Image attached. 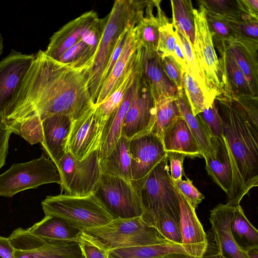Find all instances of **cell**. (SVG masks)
<instances>
[{
	"label": "cell",
	"instance_id": "e0dca14e",
	"mask_svg": "<svg viewBox=\"0 0 258 258\" xmlns=\"http://www.w3.org/2000/svg\"><path fill=\"white\" fill-rule=\"evenodd\" d=\"M234 207L220 204L210 211L209 220L212 237L218 252L225 258H248L231 233Z\"/></svg>",
	"mask_w": 258,
	"mask_h": 258
},
{
	"label": "cell",
	"instance_id": "816d5d0a",
	"mask_svg": "<svg viewBox=\"0 0 258 258\" xmlns=\"http://www.w3.org/2000/svg\"><path fill=\"white\" fill-rule=\"evenodd\" d=\"M174 37L175 39V44L174 46V52L172 56L180 66L182 73L184 75L186 70V64L184 59V55L181 49L179 38L177 31L174 30Z\"/></svg>",
	"mask_w": 258,
	"mask_h": 258
},
{
	"label": "cell",
	"instance_id": "d4e9b609",
	"mask_svg": "<svg viewBox=\"0 0 258 258\" xmlns=\"http://www.w3.org/2000/svg\"><path fill=\"white\" fill-rule=\"evenodd\" d=\"M133 91L134 82L121 104L106 120L98 149L99 159L107 156L111 153L121 136L123 123L131 104Z\"/></svg>",
	"mask_w": 258,
	"mask_h": 258
},
{
	"label": "cell",
	"instance_id": "7bdbcfd3",
	"mask_svg": "<svg viewBox=\"0 0 258 258\" xmlns=\"http://www.w3.org/2000/svg\"><path fill=\"white\" fill-rule=\"evenodd\" d=\"M155 228L164 239L182 244L179 222L167 213L162 212L160 213Z\"/></svg>",
	"mask_w": 258,
	"mask_h": 258
},
{
	"label": "cell",
	"instance_id": "ffe728a7",
	"mask_svg": "<svg viewBox=\"0 0 258 258\" xmlns=\"http://www.w3.org/2000/svg\"><path fill=\"white\" fill-rule=\"evenodd\" d=\"M134 28H131L121 53L101 87L95 106L104 102L117 89L133 71L137 49L140 44Z\"/></svg>",
	"mask_w": 258,
	"mask_h": 258
},
{
	"label": "cell",
	"instance_id": "60d3db41",
	"mask_svg": "<svg viewBox=\"0 0 258 258\" xmlns=\"http://www.w3.org/2000/svg\"><path fill=\"white\" fill-rule=\"evenodd\" d=\"M134 80V72L133 68V71L126 77L119 88L104 102L95 106L96 111L105 121L121 104L128 89L132 86Z\"/></svg>",
	"mask_w": 258,
	"mask_h": 258
},
{
	"label": "cell",
	"instance_id": "ee69618b",
	"mask_svg": "<svg viewBox=\"0 0 258 258\" xmlns=\"http://www.w3.org/2000/svg\"><path fill=\"white\" fill-rule=\"evenodd\" d=\"M177 190L181 193L192 207L195 210L205 199V196L193 185L192 180H186L173 181Z\"/></svg>",
	"mask_w": 258,
	"mask_h": 258
},
{
	"label": "cell",
	"instance_id": "836d02e7",
	"mask_svg": "<svg viewBox=\"0 0 258 258\" xmlns=\"http://www.w3.org/2000/svg\"><path fill=\"white\" fill-rule=\"evenodd\" d=\"M175 97L160 98L155 101L156 117L151 131L162 141L165 132L181 116Z\"/></svg>",
	"mask_w": 258,
	"mask_h": 258
},
{
	"label": "cell",
	"instance_id": "9c48e42d",
	"mask_svg": "<svg viewBox=\"0 0 258 258\" xmlns=\"http://www.w3.org/2000/svg\"><path fill=\"white\" fill-rule=\"evenodd\" d=\"M93 194L114 219L142 217L144 213L139 193L122 178L101 173Z\"/></svg>",
	"mask_w": 258,
	"mask_h": 258
},
{
	"label": "cell",
	"instance_id": "8d00e7d4",
	"mask_svg": "<svg viewBox=\"0 0 258 258\" xmlns=\"http://www.w3.org/2000/svg\"><path fill=\"white\" fill-rule=\"evenodd\" d=\"M97 51L81 40L67 50L57 60L78 70L92 69Z\"/></svg>",
	"mask_w": 258,
	"mask_h": 258
},
{
	"label": "cell",
	"instance_id": "3957f363",
	"mask_svg": "<svg viewBox=\"0 0 258 258\" xmlns=\"http://www.w3.org/2000/svg\"><path fill=\"white\" fill-rule=\"evenodd\" d=\"M149 1L116 0L110 13L100 41L88 86L95 105L105 70L118 40L127 29L134 27L143 18Z\"/></svg>",
	"mask_w": 258,
	"mask_h": 258
},
{
	"label": "cell",
	"instance_id": "74e56055",
	"mask_svg": "<svg viewBox=\"0 0 258 258\" xmlns=\"http://www.w3.org/2000/svg\"><path fill=\"white\" fill-rule=\"evenodd\" d=\"M157 9L159 27V39L156 52L162 58L168 55H173L175 44L174 30L172 23H170L160 6L161 1H154Z\"/></svg>",
	"mask_w": 258,
	"mask_h": 258
},
{
	"label": "cell",
	"instance_id": "f6af8a7d",
	"mask_svg": "<svg viewBox=\"0 0 258 258\" xmlns=\"http://www.w3.org/2000/svg\"><path fill=\"white\" fill-rule=\"evenodd\" d=\"M162 66L168 78L174 83L178 91L183 88V76L182 69L172 55L161 58Z\"/></svg>",
	"mask_w": 258,
	"mask_h": 258
},
{
	"label": "cell",
	"instance_id": "d6986e66",
	"mask_svg": "<svg viewBox=\"0 0 258 258\" xmlns=\"http://www.w3.org/2000/svg\"><path fill=\"white\" fill-rule=\"evenodd\" d=\"M73 120L64 115H56L41 121L43 140L41 143L47 156L55 164L67 152L69 136Z\"/></svg>",
	"mask_w": 258,
	"mask_h": 258
},
{
	"label": "cell",
	"instance_id": "277c9868",
	"mask_svg": "<svg viewBox=\"0 0 258 258\" xmlns=\"http://www.w3.org/2000/svg\"><path fill=\"white\" fill-rule=\"evenodd\" d=\"M81 239L97 246L107 253L123 248L151 245L164 239L142 217L114 219L107 224L81 231Z\"/></svg>",
	"mask_w": 258,
	"mask_h": 258
},
{
	"label": "cell",
	"instance_id": "e575fe53",
	"mask_svg": "<svg viewBox=\"0 0 258 258\" xmlns=\"http://www.w3.org/2000/svg\"><path fill=\"white\" fill-rule=\"evenodd\" d=\"M214 47L226 48L242 35L238 25L225 19L207 15Z\"/></svg>",
	"mask_w": 258,
	"mask_h": 258
},
{
	"label": "cell",
	"instance_id": "f1b7e54d",
	"mask_svg": "<svg viewBox=\"0 0 258 258\" xmlns=\"http://www.w3.org/2000/svg\"><path fill=\"white\" fill-rule=\"evenodd\" d=\"M171 253L187 254L182 247V244L166 241L155 244L113 250L107 252V257L108 258H155Z\"/></svg>",
	"mask_w": 258,
	"mask_h": 258
},
{
	"label": "cell",
	"instance_id": "4dcf8cb0",
	"mask_svg": "<svg viewBox=\"0 0 258 258\" xmlns=\"http://www.w3.org/2000/svg\"><path fill=\"white\" fill-rule=\"evenodd\" d=\"M174 29L182 35L192 46L195 36V18L192 2L190 0L170 1Z\"/></svg>",
	"mask_w": 258,
	"mask_h": 258
},
{
	"label": "cell",
	"instance_id": "5b68a950",
	"mask_svg": "<svg viewBox=\"0 0 258 258\" xmlns=\"http://www.w3.org/2000/svg\"><path fill=\"white\" fill-rule=\"evenodd\" d=\"M41 206L45 215L59 218L80 231L104 225L114 219L93 193L84 196H49L42 201Z\"/></svg>",
	"mask_w": 258,
	"mask_h": 258
},
{
	"label": "cell",
	"instance_id": "6da1fadb",
	"mask_svg": "<svg viewBox=\"0 0 258 258\" xmlns=\"http://www.w3.org/2000/svg\"><path fill=\"white\" fill-rule=\"evenodd\" d=\"M91 69L78 70L39 50L10 108L8 127L32 116L56 115L75 120L95 106L88 83Z\"/></svg>",
	"mask_w": 258,
	"mask_h": 258
},
{
	"label": "cell",
	"instance_id": "f907efd6",
	"mask_svg": "<svg viewBox=\"0 0 258 258\" xmlns=\"http://www.w3.org/2000/svg\"><path fill=\"white\" fill-rule=\"evenodd\" d=\"M238 25L242 35L257 40L258 20L251 19L244 21Z\"/></svg>",
	"mask_w": 258,
	"mask_h": 258
},
{
	"label": "cell",
	"instance_id": "7c38bea8",
	"mask_svg": "<svg viewBox=\"0 0 258 258\" xmlns=\"http://www.w3.org/2000/svg\"><path fill=\"white\" fill-rule=\"evenodd\" d=\"M129 152L132 184L139 193L145 179L166 157V152L162 140L151 132L130 140Z\"/></svg>",
	"mask_w": 258,
	"mask_h": 258
},
{
	"label": "cell",
	"instance_id": "4316f807",
	"mask_svg": "<svg viewBox=\"0 0 258 258\" xmlns=\"http://www.w3.org/2000/svg\"><path fill=\"white\" fill-rule=\"evenodd\" d=\"M166 152H177L190 157H202L201 152L186 121L181 116L164 134Z\"/></svg>",
	"mask_w": 258,
	"mask_h": 258
},
{
	"label": "cell",
	"instance_id": "f546056e",
	"mask_svg": "<svg viewBox=\"0 0 258 258\" xmlns=\"http://www.w3.org/2000/svg\"><path fill=\"white\" fill-rule=\"evenodd\" d=\"M231 230L237 244L245 251L258 248V232L245 216L240 205L234 207Z\"/></svg>",
	"mask_w": 258,
	"mask_h": 258
},
{
	"label": "cell",
	"instance_id": "ac0fdd59",
	"mask_svg": "<svg viewBox=\"0 0 258 258\" xmlns=\"http://www.w3.org/2000/svg\"><path fill=\"white\" fill-rule=\"evenodd\" d=\"M137 59L150 87L155 101L165 97H175L178 89L168 78L156 51H151L139 44Z\"/></svg>",
	"mask_w": 258,
	"mask_h": 258
},
{
	"label": "cell",
	"instance_id": "7402d4cb",
	"mask_svg": "<svg viewBox=\"0 0 258 258\" xmlns=\"http://www.w3.org/2000/svg\"><path fill=\"white\" fill-rule=\"evenodd\" d=\"M176 102L198 145L202 157L217 158L219 150L218 142L200 116L194 115L183 89L178 91Z\"/></svg>",
	"mask_w": 258,
	"mask_h": 258
},
{
	"label": "cell",
	"instance_id": "f35d334b",
	"mask_svg": "<svg viewBox=\"0 0 258 258\" xmlns=\"http://www.w3.org/2000/svg\"><path fill=\"white\" fill-rule=\"evenodd\" d=\"M177 33L186 64V69L192 78L198 83L209 104L211 105L215 100L212 98L207 90L192 46L185 37L177 31Z\"/></svg>",
	"mask_w": 258,
	"mask_h": 258
},
{
	"label": "cell",
	"instance_id": "8992f818",
	"mask_svg": "<svg viewBox=\"0 0 258 258\" xmlns=\"http://www.w3.org/2000/svg\"><path fill=\"white\" fill-rule=\"evenodd\" d=\"M168 161L166 156L151 170L145 179L139 192L144 210L142 218L155 228L162 212L179 221L176 188L169 174Z\"/></svg>",
	"mask_w": 258,
	"mask_h": 258
},
{
	"label": "cell",
	"instance_id": "db71d44e",
	"mask_svg": "<svg viewBox=\"0 0 258 258\" xmlns=\"http://www.w3.org/2000/svg\"><path fill=\"white\" fill-rule=\"evenodd\" d=\"M42 258H85V257L80 247L73 251L49 255Z\"/></svg>",
	"mask_w": 258,
	"mask_h": 258
},
{
	"label": "cell",
	"instance_id": "603a6c76",
	"mask_svg": "<svg viewBox=\"0 0 258 258\" xmlns=\"http://www.w3.org/2000/svg\"><path fill=\"white\" fill-rule=\"evenodd\" d=\"M224 79L222 95L228 98L239 97H256L234 59L226 49H217Z\"/></svg>",
	"mask_w": 258,
	"mask_h": 258
},
{
	"label": "cell",
	"instance_id": "44dd1931",
	"mask_svg": "<svg viewBox=\"0 0 258 258\" xmlns=\"http://www.w3.org/2000/svg\"><path fill=\"white\" fill-rule=\"evenodd\" d=\"M98 18L95 12L90 11L68 23L51 37L45 54L57 60L67 50L81 40L84 31Z\"/></svg>",
	"mask_w": 258,
	"mask_h": 258
},
{
	"label": "cell",
	"instance_id": "c3c4849f",
	"mask_svg": "<svg viewBox=\"0 0 258 258\" xmlns=\"http://www.w3.org/2000/svg\"><path fill=\"white\" fill-rule=\"evenodd\" d=\"M155 258H193L187 254L181 253H171L166 255ZM201 258H225L221 254L216 246L214 242L209 240L208 238V245L207 249Z\"/></svg>",
	"mask_w": 258,
	"mask_h": 258
},
{
	"label": "cell",
	"instance_id": "9a60e30c",
	"mask_svg": "<svg viewBox=\"0 0 258 258\" xmlns=\"http://www.w3.org/2000/svg\"><path fill=\"white\" fill-rule=\"evenodd\" d=\"M13 248L14 258H42L76 250L80 242L63 243L43 239L18 228L9 237Z\"/></svg>",
	"mask_w": 258,
	"mask_h": 258
},
{
	"label": "cell",
	"instance_id": "7a4b0ae2",
	"mask_svg": "<svg viewBox=\"0 0 258 258\" xmlns=\"http://www.w3.org/2000/svg\"><path fill=\"white\" fill-rule=\"evenodd\" d=\"M215 100L232 173V192L226 204L235 207L258 185V102L221 94Z\"/></svg>",
	"mask_w": 258,
	"mask_h": 258
},
{
	"label": "cell",
	"instance_id": "484cf974",
	"mask_svg": "<svg viewBox=\"0 0 258 258\" xmlns=\"http://www.w3.org/2000/svg\"><path fill=\"white\" fill-rule=\"evenodd\" d=\"M33 235L50 241L63 243L80 242L81 231L69 226L55 216L45 215L40 221L27 229Z\"/></svg>",
	"mask_w": 258,
	"mask_h": 258
},
{
	"label": "cell",
	"instance_id": "bcb514c9",
	"mask_svg": "<svg viewBox=\"0 0 258 258\" xmlns=\"http://www.w3.org/2000/svg\"><path fill=\"white\" fill-rule=\"evenodd\" d=\"M166 156L170 162V174L172 181L182 179V176L185 175L183 163L186 155L177 152H166Z\"/></svg>",
	"mask_w": 258,
	"mask_h": 258
},
{
	"label": "cell",
	"instance_id": "2e32d148",
	"mask_svg": "<svg viewBox=\"0 0 258 258\" xmlns=\"http://www.w3.org/2000/svg\"><path fill=\"white\" fill-rule=\"evenodd\" d=\"M179 205V225L182 245L187 254L193 258H201L206 252L208 238L194 209L176 188Z\"/></svg>",
	"mask_w": 258,
	"mask_h": 258
},
{
	"label": "cell",
	"instance_id": "cb8c5ba5",
	"mask_svg": "<svg viewBox=\"0 0 258 258\" xmlns=\"http://www.w3.org/2000/svg\"><path fill=\"white\" fill-rule=\"evenodd\" d=\"M257 49L258 41L248 39L242 40L227 48L256 97L258 91Z\"/></svg>",
	"mask_w": 258,
	"mask_h": 258
},
{
	"label": "cell",
	"instance_id": "6f0895ef",
	"mask_svg": "<svg viewBox=\"0 0 258 258\" xmlns=\"http://www.w3.org/2000/svg\"><path fill=\"white\" fill-rule=\"evenodd\" d=\"M0 258H2V257L0 256Z\"/></svg>",
	"mask_w": 258,
	"mask_h": 258
},
{
	"label": "cell",
	"instance_id": "11a10c76",
	"mask_svg": "<svg viewBox=\"0 0 258 258\" xmlns=\"http://www.w3.org/2000/svg\"><path fill=\"white\" fill-rule=\"evenodd\" d=\"M248 258H258V248H254L246 251Z\"/></svg>",
	"mask_w": 258,
	"mask_h": 258
},
{
	"label": "cell",
	"instance_id": "7dc6e473",
	"mask_svg": "<svg viewBox=\"0 0 258 258\" xmlns=\"http://www.w3.org/2000/svg\"><path fill=\"white\" fill-rule=\"evenodd\" d=\"M12 133L6 123H0V169L5 164L8 153L9 138Z\"/></svg>",
	"mask_w": 258,
	"mask_h": 258
},
{
	"label": "cell",
	"instance_id": "d6a6232c",
	"mask_svg": "<svg viewBox=\"0 0 258 258\" xmlns=\"http://www.w3.org/2000/svg\"><path fill=\"white\" fill-rule=\"evenodd\" d=\"M206 170L213 181L226 194L227 200L231 196L232 173L225 150L218 152L217 158H204Z\"/></svg>",
	"mask_w": 258,
	"mask_h": 258
},
{
	"label": "cell",
	"instance_id": "ba28073f",
	"mask_svg": "<svg viewBox=\"0 0 258 258\" xmlns=\"http://www.w3.org/2000/svg\"><path fill=\"white\" fill-rule=\"evenodd\" d=\"M60 184L54 163L42 155L29 162L14 163L0 175V196L10 198L23 190L47 183Z\"/></svg>",
	"mask_w": 258,
	"mask_h": 258
},
{
	"label": "cell",
	"instance_id": "d590c367",
	"mask_svg": "<svg viewBox=\"0 0 258 258\" xmlns=\"http://www.w3.org/2000/svg\"><path fill=\"white\" fill-rule=\"evenodd\" d=\"M205 7L207 15L237 23L245 21L248 15L241 10L239 0L198 1Z\"/></svg>",
	"mask_w": 258,
	"mask_h": 258
},
{
	"label": "cell",
	"instance_id": "52a82bcc",
	"mask_svg": "<svg viewBox=\"0 0 258 258\" xmlns=\"http://www.w3.org/2000/svg\"><path fill=\"white\" fill-rule=\"evenodd\" d=\"M194 15L195 36L192 49L207 90L215 100L223 92V73L208 24L206 9L199 2L198 9H194Z\"/></svg>",
	"mask_w": 258,
	"mask_h": 258
},
{
	"label": "cell",
	"instance_id": "8fae6325",
	"mask_svg": "<svg viewBox=\"0 0 258 258\" xmlns=\"http://www.w3.org/2000/svg\"><path fill=\"white\" fill-rule=\"evenodd\" d=\"M99 161L98 149L81 160L67 151L56 165L62 190L74 196L92 194L101 174Z\"/></svg>",
	"mask_w": 258,
	"mask_h": 258
},
{
	"label": "cell",
	"instance_id": "4fadbf2b",
	"mask_svg": "<svg viewBox=\"0 0 258 258\" xmlns=\"http://www.w3.org/2000/svg\"><path fill=\"white\" fill-rule=\"evenodd\" d=\"M34 59V55L12 49L0 61V123H6L11 106Z\"/></svg>",
	"mask_w": 258,
	"mask_h": 258
},
{
	"label": "cell",
	"instance_id": "83f0119b",
	"mask_svg": "<svg viewBox=\"0 0 258 258\" xmlns=\"http://www.w3.org/2000/svg\"><path fill=\"white\" fill-rule=\"evenodd\" d=\"M130 140L121 136L107 156L99 159L101 173L122 178L132 184Z\"/></svg>",
	"mask_w": 258,
	"mask_h": 258
},
{
	"label": "cell",
	"instance_id": "1f68e13d",
	"mask_svg": "<svg viewBox=\"0 0 258 258\" xmlns=\"http://www.w3.org/2000/svg\"><path fill=\"white\" fill-rule=\"evenodd\" d=\"M154 7V1H149L143 18L134 28L139 43L151 51L157 50L159 39V24L153 13Z\"/></svg>",
	"mask_w": 258,
	"mask_h": 258
},
{
	"label": "cell",
	"instance_id": "ab89813d",
	"mask_svg": "<svg viewBox=\"0 0 258 258\" xmlns=\"http://www.w3.org/2000/svg\"><path fill=\"white\" fill-rule=\"evenodd\" d=\"M183 88L194 116L211 106L187 69L183 76Z\"/></svg>",
	"mask_w": 258,
	"mask_h": 258
},
{
	"label": "cell",
	"instance_id": "5bb4252c",
	"mask_svg": "<svg viewBox=\"0 0 258 258\" xmlns=\"http://www.w3.org/2000/svg\"><path fill=\"white\" fill-rule=\"evenodd\" d=\"M105 121L94 106L74 120L69 136L67 151L75 158L83 160L99 149Z\"/></svg>",
	"mask_w": 258,
	"mask_h": 258
},
{
	"label": "cell",
	"instance_id": "b9f144b4",
	"mask_svg": "<svg viewBox=\"0 0 258 258\" xmlns=\"http://www.w3.org/2000/svg\"><path fill=\"white\" fill-rule=\"evenodd\" d=\"M219 145V150L224 148L221 119L214 101L211 106L198 114Z\"/></svg>",
	"mask_w": 258,
	"mask_h": 258
},
{
	"label": "cell",
	"instance_id": "30bf717a",
	"mask_svg": "<svg viewBox=\"0 0 258 258\" xmlns=\"http://www.w3.org/2000/svg\"><path fill=\"white\" fill-rule=\"evenodd\" d=\"M134 91L121 136L131 139L151 132L156 117L155 101L137 59L134 66Z\"/></svg>",
	"mask_w": 258,
	"mask_h": 258
},
{
	"label": "cell",
	"instance_id": "f5cc1de1",
	"mask_svg": "<svg viewBox=\"0 0 258 258\" xmlns=\"http://www.w3.org/2000/svg\"><path fill=\"white\" fill-rule=\"evenodd\" d=\"M14 248L9 237L0 236V256L2 258H14Z\"/></svg>",
	"mask_w": 258,
	"mask_h": 258
},
{
	"label": "cell",
	"instance_id": "9f6ffc18",
	"mask_svg": "<svg viewBox=\"0 0 258 258\" xmlns=\"http://www.w3.org/2000/svg\"><path fill=\"white\" fill-rule=\"evenodd\" d=\"M4 48V39L1 34H0V57L3 52Z\"/></svg>",
	"mask_w": 258,
	"mask_h": 258
},
{
	"label": "cell",
	"instance_id": "681fc988",
	"mask_svg": "<svg viewBox=\"0 0 258 258\" xmlns=\"http://www.w3.org/2000/svg\"><path fill=\"white\" fill-rule=\"evenodd\" d=\"M80 245L85 258H108L106 251L85 240L82 239Z\"/></svg>",
	"mask_w": 258,
	"mask_h": 258
}]
</instances>
